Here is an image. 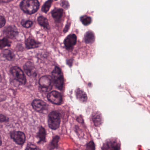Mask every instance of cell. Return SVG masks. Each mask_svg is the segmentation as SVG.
I'll use <instances>...</instances> for the list:
<instances>
[{
	"label": "cell",
	"instance_id": "1",
	"mask_svg": "<svg viewBox=\"0 0 150 150\" xmlns=\"http://www.w3.org/2000/svg\"><path fill=\"white\" fill-rule=\"evenodd\" d=\"M39 7L40 3L38 0H23L20 4L21 9L29 15L36 13Z\"/></svg>",
	"mask_w": 150,
	"mask_h": 150
},
{
	"label": "cell",
	"instance_id": "2",
	"mask_svg": "<svg viewBox=\"0 0 150 150\" xmlns=\"http://www.w3.org/2000/svg\"><path fill=\"white\" fill-rule=\"evenodd\" d=\"M52 75L55 86L59 90H62L64 86V79L61 69L58 67H55L52 73Z\"/></svg>",
	"mask_w": 150,
	"mask_h": 150
},
{
	"label": "cell",
	"instance_id": "3",
	"mask_svg": "<svg viewBox=\"0 0 150 150\" xmlns=\"http://www.w3.org/2000/svg\"><path fill=\"white\" fill-rule=\"evenodd\" d=\"M60 115L57 112L52 111L48 116V125L52 129H57L60 125Z\"/></svg>",
	"mask_w": 150,
	"mask_h": 150
},
{
	"label": "cell",
	"instance_id": "4",
	"mask_svg": "<svg viewBox=\"0 0 150 150\" xmlns=\"http://www.w3.org/2000/svg\"><path fill=\"white\" fill-rule=\"evenodd\" d=\"M10 73L15 80L21 85H25L26 78L23 71L17 66L13 67L10 69Z\"/></svg>",
	"mask_w": 150,
	"mask_h": 150
},
{
	"label": "cell",
	"instance_id": "5",
	"mask_svg": "<svg viewBox=\"0 0 150 150\" xmlns=\"http://www.w3.org/2000/svg\"><path fill=\"white\" fill-rule=\"evenodd\" d=\"M39 85L43 91L48 92L50 91L53 86L52 78L49 75L42 76L39 79Z\"/></svg>",
	"mask_w": 150,
	"mask_h": 150
},
{
	"label": "cell",
	"instance_id": "6",
	"mask_svg": "<svg viewBox=\"0 0 150 150\" xmlns=\"http://www.w3.org/2000/svg\"><path fill=\"white\" fill-rule=\"evenodd\" d=\"M10 137L17 144H23L26 141V136L22 132L13 131L10 132Z\"/></svg>",
	"mask_w": 150,
	"mask_h": 150
},
{
	"label": "cell",
	"instance_id": "7",
	"mask_svg": "<svg viewBox=\"0 0 150 150\" xmlns=\"http://www.w3.org/2000/svg\"><path fill=\"white\" fill-rule=\"evenodd\" d=\"M33 109L39 113H44L48 110V105L44 101L40 99H35L32 103Z\"/></svg>",
	"mask_w": 150,
	"mask_h": 150
},
{
	"label": "cell",
	"instance_id": "8",
	"mask_svg": "<svg viewBox=\"0 0 150 150\" xmlns=\"http://www.w3.org/2000/svg\"><path fill=\"white\" fill-rule=\"evenodd\" d=\"M47 98L50 102L56 105H60L63 101L62 95L57 91H53L49 93Z\"/></svg>",
	"mask_w": 150,
	"mask_h": 150
},
{
	"label": "cell",
	"instance_id": "9",
	"mask_svg": "<svg viewBox=\"0 0 150 150\" xmlns=\"http://www.w3.org/2000/svg\"><path fill=\"white\" fill-rule=\"evenodd\" d=\"M3 34L8 38H16L19 34L17 28L14 26H9L3 30Z\"/></svg>",
	"mask_w": 150,
	"mask_h": 150
},
{
	"label": "cell",
	"instance_id": "10",
	"mask_svg": "<svg viewBox=\"0 0 150 150\" xmlns=\"http://www.w3.org/2000/svg\"><path fill=\"white\" fill-rule=\"evenodd\" d=\"M77 42V36L74 34H71L67 37L64 41V44L67 50L71 49Z\"/></svg>",
	"mask_w": 150,
	"mask_h": 150
},
{
	"label": "cell",
	"instance_id": "11",
	"mask_svg": "<svg viewBox=\"0 0 150 150\" xmlns=\"http://www.w3.org/2000/svg\"><path fill=\"white\" fill-rule=\"evenodd\" d=\"M120 149V144L115 139L109 140L104 144L102 147V149L105 150H119Z\"/></svg>",
	"mask_w": 150,
	"mask_h": 150
},
{
	"label": "cell",
	"instance_id": "12",
	"mask_svg": "<svg viewBox=\"0 0 150 150\" xmlns=\"http://www.w3.org/2000/svg\"><path fill=\"white\" fill-rule=\"evenodd\" d=\"M25 46L28 50L36 49L39 47L41 43L35 40L32 37H30L25 41Z\"/></svg>",
	"mask_w": 150,
	"mask_h": 150
},
{
	"label": "cell",
	"instance_id": "13",
	"mask_svg": "<svg viewBox=\"0 0 150 150\" xmlns=\"http://www.w3.org/2000/svg\"><path fill=\"white\" fill-rule=\"evenodd\" d=\"M52 16L57 22H59L64 14V10L62 8H55L52 11Z\"/></svg>",
	"mask_w": 150,
	"mask_h": 150
},
{
	"label": "cell",
	"instance_id": "14",
	"mask_svg": "<svg viewBox=\"0 0 150 150\" xmlns=\"http://www.w3.org/2000/svg\"><path fill=\"white\" fill-rule=\"evenodd\" d=\"M24 71L26 74L29 76H32V75H36V73L35 72L34 67L33 66L32 63L30 62H28L23 67Z\"/></svg>",
	"mask_w": 150,
	"mask_h": 150
},
{
	"label": "cell",
	"instance_id": "15",
	"mask_svg": "<svg viewBox=\"0 0 150 150\" xmlns=\"http://www.w3.org/2000/svg\"><path fill=\"white\" fill-rule=\"evenodd\" d=\"M84 40L87 44H92L95 42V36L94 33L91 30L87 32L84 36Z\"/></svg>",
	"mask_w": 150,
	"mask_h": 150
},
{
	"label": "cell",
	"instance_id": "16",
	"mask_svg": "<svg viewBox=\"0 0 150 150\" xmlns=\"http://www.w3.org/2000/svg\"><path fill=\"white\" fill-rule=\"evenodd\" d=\"M76 96L77 99L82 103H85L87 100V96L86 93L79 88L76 90Z\"/></svg>",
	"mask_w": 150,
	"mask_h": 150
},
{
	"label": "cell",
	"instance_id": "17",
	"mask_svg": "<svg viewBox=\"0 0 150 150\" xmlns=\"http://www.w3.org/2000/svg\"><path fill=\"white\" fill-rule=\"evenodd\" d=\"M38 22L39 25L47 30L50 29V24L48 19L42 16H39L38 18Z\"/></svg>",
	"mask_w": 150,
	"mask_h": 150
},
{
	"label": "cell",
	"instance_id": "18",
	"mask_svg": "<svg viewBox=\"0 0 150 150\" xmlns=\"http://www.w3.org/2000/svg\"><path fill=\"white\" fill-rule=\"evenodd\" d=\"M3 57L8 61H13L15 59V55L13 52L10 50L6 49L2 51Z\"/></svg>",
	"mask_w": 150,
	"mask_h": 150
},
{
	"label": "cell",
	"instance_id": "19",
	"mask_svg": "<svg viewBox=\"0 0 150 150\" xmlns=\"http://www.w3.org/2000/svg\"><path fill=\"white\" fill-rule=\"evenodd\" d=\"M93 121L96 126H99L102 123V117L101 114L97 112L93 116Z\"/></svg>",
	"mask_w": 150,
	"mask_h": 150
},
{
	"label": "cell",
	"instance_id": "20",
	"mask_svg": "<svg viewBox=\"0 0 150 150\" xmlns=\"http://www.w3.org/2000/svg\"><path fill=\"white\" fill-rule=\"evenodd\" d=\"M46 134V131H45V128L42 126H40L39 129V131H38L37 135V137L39 139L38 143L45 142Z\"/></svg>",
	"mask_w": 150,
	"mask_h": 150
},
{
	"label": "cell",
	"instance_id": "21",
	"mask_svg": "<svg viewBox=\"0 0 150 150\" xmlns=\"http://www.w3.org/2000/svg\"><path fill=\"white\" fill-rule=\"evenodd\" d=\"M8 38H3L2 39H0V49H3L6 47H10L12 42L9 40Z\"/></svg>",
	"mask_w": 150,
	"mask_h": 150
},
{
	"label": "cell",
	"instance_id": "22",
	"mask_svg": "<svg viewBox=\"0 0 150 150\" xmlns=\"http://www.w3.org/2000/svg\"><path fill=\"white\" fill-rule=\"evenodd\" d=\"M53 0H48L47 1L45 2L42 8V12L46 13H48V11L50 10L52 4Z\"/></svg>",
	"mask_w": 150,
	"mask_h": 150
},
{
	"label": "cell",
	"instance_id": "23",
	"mask_svg": "<svg viewBox=\"0 0 150 150\" xmlns=\"http://www.w3.org/2000/svg\"><path fill=\"white\" fill-rule=\"evenodd\" d=\"M80 21L82 24H84L85 26H88L92 22V18L89 16H85L81 17Z\"/></svg>",
	"mask_w": 150,
	"mask_h": 150
},
{
	"label": "cell",
	"instance_id": "24",
	"mask_svg": "<svg viewBox=\"0 0 150 150\" xmlns=\"http://www.w3.org/2000/svg\"><path fill=\"white\" fill-rule=\"evenodd\" d=\"M33 24V22L30 21V20H23L21 22V24L23 28H29L32 27Z\"/></svg>",
	"mask_w": 150,
	"mask_h": 150
},
{
	"label": "cell",
	"instance_id": "25",
	"mask_svg": "<svg viewBox=\"0 0 150 150\" xmlns=\"http://www.w3.org/2000/svg\"><path fill=\"white\" fill-rule=\"evenodd\" d=\"M59 137L58 136L54 137V138L52 139L51 142V145L53 148H56L57 147L58 143L59 140Z\"/></svg>",
	"mask_w": 150,
	"mask_h": 150
},
{
	"label": "cell",
	"instance_id": "26",
	"mask_svg": "<svg viewBox=\"0 0 150 150\" xmlns=\"http://www.w3.org/2000/svg\"><path fill=\"white\" fill-rule=\"evenodd\" d=\"M6 23V20L3 16H0V28H3Z\"/></svg>",
	"mask_w": 150,
	"mask_h": 150
},
{
	"label": "cell",
	"instance_id": "27",
	"mask_svg": "<svg viewBox=\"0 0 150 150\" xmlns=\"http://www.w3.org/2000/svg\"><path fill=\"white\" fill-rule=\"evenodd\" d=\"M8 121V118L7 117L2 114H0V122H7Z\"/></svg>",
	"mask_w": 150,
	"mask_h": 150
},
{
	"label": "cell",
	"instance_id": "28",
	"mask_svg": "<svg viewBox=\"0 0 150 150\" xmlns=\"http://www.w3.org/2000/svg\"><path fill=\"white\" fill-rule=\"evenodd\" d=\"M87 148L89 150H94L95 149V144L93 141L89 142L87 145Z\"/></svg>",
	"mask_w": 150,
	"mask_h": 150
},
{
	"label": "cell",
	"instance_id": "29",
	"mask_svg": "<svg viewBox=\"0 0 150 150\" xmlns=\"http://www.w3.org/2000/svg\"><path fill=\"white\" fill-rule=\"evenodd\" d=\"M26 150H30V149H39L35 145L33 144H28L26 148Z\"/></svg>",
	"mask_w": 150,
	"mask_h": 150
},
{
	"label": "cell",
	"instance_id": "30",
	"mask_svg": "<svg viewBox=\"0 0 150 150\" xmlns=\"http://www.w3.org/2000/svg\"><path fill=\"white\" fill-rule=\"evenodd\" d=\"M62 4V6H63L64 8H65V9H68L69 7H70V5H69V3H68V2H67V1H63Z\"/></svg>",
	"mask_w": 150,
	"mask_h": 150
},
{
	"label": "cell",
	"instance_id": "31",
	"mask_svg": "<svg viewBox=\"0 0 150 150\" xmlns=\"http://www.w3.org/2000/svg\"><path fill=\"white\" fill-rule=\"evenodd\" d=\"M70 23H67L64 29V33H67V32L68 31V30H69V28H70Z\"/></svg>",
	"mask_w": 150,
	"mask_h": 150
},
{
	"label": "cell",
	"instance_id": "32",
	"mask_svg": "<svg viewBox=\"0 0 150 150\" xmlns=\"http://www.w3.org/2000/svg\"><path fill=\"white\" fill-rule=\"evenodd\" d=\"M13 0H0V3H7L13 1Z\"/></svg>",
	"mask_w": 150,
	"mask_h": 150
},
{
	"label": "cell",
	"instance_id": "33",
	"mask_svg": "<svg viewBox=\"0 0 150 150\" xmlns=\"http://www.w3.org/2000/svg\"><path fill=\"white\" fill-rule=\"evenodd\" d=\"M2 144V139H1V137L0 136V146Z\"/></svg>",
	"mask_w": 150,
	"mask_h": 150
},
{
	"label": "cell",
	"instance_id": "34",
	"mask_svg": "<svg viewBox=\"0 0 150 150\" xmlns=\"http://www.w3.org/2000/svg\"><path fill=\"white\" fill-rule=\"evenodd\" d=\"M1 74H0V82L1 81Z\"/></svg>",
	"mask_w": 150,
	"mask_h": 150
}]
</instances>
